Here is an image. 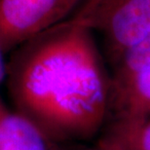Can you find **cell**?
<instances>
[{"mask_svg": "<svg viewBox=\"0 0 150 150\" xmlns=\"http://www.w3.org/2000/svg\"><path fill=\"white\" fill-rule=\"evenodd\" d=\"M0 150H62L33 122L0 98Z\"/></svg>", "mask_w": 150, "mask_h": 150, "instance_id": "cell-5", "label": "cell"}, {"mask_svg": "<svg viewBox=\"0 0 150 150\" xmlns=\"http://www.w3.org/2000/svg\"><path fill=\"white\" fill-rule=\"evenodd\" d=\"M96 146L103 150H150V116L108 120Z\"/></svg>", "mask_w": 150, "mask_h": 150, "instance_id": "cell-6", "label": "cell"}, {"mask_svg": "<svg viewBox=\"0 0 150 150\" xmlns=\"http://www.w3.org/2000/svg\"><path fill=\"white\" fill-rule=\"evenodd\" d=\"M112 67L111 83L128 78L150 65V31L133 46L110 61Z\"/></svg>", "mask_w": 150, "mask_h": 150, "instance_id": "cell-7", "label": "cell"}, {"mask_svg": "<svg viewBox=\"0 0 150 150\" xmlns=\"http://www.w3.org/2000/svg\"><path fill=\"white\" fill-rule=\"evenodd\" d=\"M87 150H103V149H100V147H98V146H95L94 148H90V149H87Z\"/></svg>", "mask_w": 150, "mask_h": 150, "instance_id": "cell-9", "label": "cell"}, {"mask_svg": "<svg viewBox=\"0 0 150 150\" xmlns=\"http://www.w3.org/2000/svg\"><path fill=\"white\" fill-rule=\"evenodd\" d=\"M80 0H0V47L5 54L65 21Z\"/></svg>", "mask_w": 150, "mask_h": 150, "instance_id": "cell-3", "label": "cell"}, {"mask_svg": "<svg viewBox=\"0 0 150 150\" xmlns=\"http://www.w3.org/2000/svg\"><path fill=\"white\" fill-rule=\"evenodd\" d=\"M71 19L103 35L111 61L150 31V0H85Z\"/></svg>", "mask_w": 150, "mask_h": 150, "instance_id": "cell-2", "label": "cell"}, {"mask_svg": "<svg viewBox=\"0 0 150 150\" xmlns=\"http://www.w3.org/2000/svg\"><path fill=\"white\" fill-rule=\"evenodd\" d=\"M4 52L0 47V85L3 82V80L6 78V64L4 62Z\"/></svg>", "mask_w": 150, "mask_h": 150, "instance_id": "cell-8", "label": "cell"}, {"mask_svg": "<svg viewBox=\"0 0 150 150\" xmlns=\"http://www.w3.org/2000/svg\"><path fill=\"white\" fill-rule=\"evenodd\" d=\"M147 116H150V65L124 80L111 83L108 120Z\"/></svg>", "mask_w": 150, "mask_h": 150, "instance_id": "cell-4", "label": "cell"}, {"mask_svg": "<svg viewBox=\"0 0 150 150\" xmlns=\"http://www.w3.org/2000/svg\"><path fill=\"white\" fill-rule=\"evenodd\" d=\"M5 79L15 111L59 144L98 137L107 123L111 76L93 31L71 18L12 51Z\"/></svg>", "mask_w": 150, "mask_h": 150, "instance_id": "cell-1", "label": "cell"}]
</instances>
